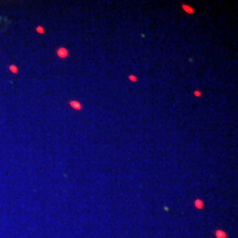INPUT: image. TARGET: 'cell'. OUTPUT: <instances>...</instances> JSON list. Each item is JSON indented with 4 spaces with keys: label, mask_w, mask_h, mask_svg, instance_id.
Segmentation results:
<instances>
[{
    "label": "cell",
    "mask_w": 238,
    "mask_h": 238,
    "mask_svg": "<svg viewBox=\"0 0 238 238\" xmlns=\"http://www.w3.org/2000/svg\"><path fill=\"white\" fill-rule=\"evenodd\" d=\"M182 8H183V9H184L187 13H190V15H192V13H193V11H194L192 7H189V6H186V5H182Z\"/></svg>",
    "instance_id": "obj_3"
},
{
    "label": "cell",
    "mask_w": 238,
    "mask_h": 238,
    "mask_svg": "<svg viewBox=\"0 0 238 238\" xmlns=\"http://www.w3.org/2000/svg\"><path fill=\"white\" fill-rule=\"evenodd\" d=\"M69 106H71L72 108H74L75 110H80V109H82V105H80V103L77 101H69Z\"/></svg>",
    "instance_id": "obj_2"
},
{
    "label": "cell",
    "mask_w": 238,
    "mask_h": 238,
    "mask_svg": "<svg viewBox=\"0 0 238 238\" xmlns=\"http://www.w3.org/2000/svg\"><path fill=\"white\" fill-rule=\"evenodd\" d=\"M195 206L197 207V208H202V206H203V203H202L201 200H196V201H195Z\"/></svg>",
    "instance_id": "obj_5"
},
{
    "label": "cell",
    "mask_w": 238,
    "mask_h": 238,
    "mask_svg": "<svg viewBox=\"0 0 238 238\" xmlns=\"http://www.w3.org/2000/svg\"><path fill=\"white\" fill-rule=\"evenodd\" d=\"M194 95H195V96H201V92H200V90H195V92H194Z\"/></svg>",
    "instance_id": "obj_8"
},
{
    "label": "cell",
    "mask_w": 238,
    "mask_h": 238,
    "mask_svg": "<svg viewBox=\"0 0 238 238\" xmlns=\"http://www.w3.org/2000/svg\"><path fill=\"white\" fill-rule=\"evenodd\" d=\"M10 71H11V72H13V73H17V72H18V69H17L15 65H11V66H10Z\"/></svg>",
    "instance_id": "obj_6"
},
{
    "label": "cell",
    "mask_w": 238,
    "mask_h": 238,
    "mask_svg": "<svg viewBox=\"0 0 238 238\" xmlns=\"http://www.w3.org/2000/svg\"><path fill=\"white\" fill-rule=\"evenodd\" d=\"M216 237L217 238H226V234L222 232V230H216Z\"/></svg>",
    "instance_id": "obj_4"
},
{
    "label": "cell",
    "mask_w": 238,
    "mask_h": 238,
    "mask_svg": "<svg viewBox=\"0 0 238 238\" xmlns=\"http://www.w3.org/2000/svg\"><path fill=\"white\" fill-rule=\"evenodd\" d=\"M56 54L58 55V58H66V56L69 55V51H67L65 48H60V49H58Z\"/></svg>",
    "instance_id": "obj_1"
},
{
    "label": "cell",
    "mask_w": 238,
    "mask_h": 238,
    "mask_svg": "<svg viewBox=\"0 0 238 238\" xmlns=\"http://www.w3.org/2000/svg\"><path fill=\"white\" fill-rule=\"evenodd\" d=\"M37 31L39 33H44V29H43L42 26H37Z\"/></svg>",
    "instance_id": "obj_7"
},
{
    "label": "cell",
    "mask_w": 238,
    "mask_h": 238,
    "mask_svg": "<svg viewBox=\"0 0 238 238\" xmlns=\"http://www.w3.org/2000/svg\"><path fill=\"white\" fill-rule=\"evenodd\" d=\"M129 79H130V80H133V82H135V80H136V77H135V76H133V75H130V76H129Z\"/></svg>",
    "instance_id": "obj_9"
}]
</instances>
